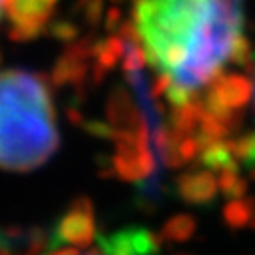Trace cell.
I'll return each mask as SVG.
<instances>
[{
    "label": "cell",
    "instance_id": "obj_1",
    "mask_svg": "<svg viewBox=\"0 0 255 255\" xmlns=\"http://www.w3.org/2000/svg\"><path fill=\"white\" fill-rule=\"evenodd\" d=\"M127 28L155 73L159 103L167 91L197 95L243 34V0H133Z\"/></svg>",
    "mask_w": 255,
    "mask_h": 255
},
{
    "label": "cell",
    "instance_id": "obj_2",
    "mask_svg": "<svg viewBox=\"0 0 255 255\" xmlns=\"http://www.w3.org/2000/svg\"><path fill=\"white\" fill-rule=\"evenodd\" d=\"M60 135L48 81L30 71H0V169L28 173L48 163Z\"/></svg>",
    "mask_w": 255,
    "mask_h": 255
},
{
    "label": "cell",
    "instance_id": "obj_3",
    "mask_svg": "<svg viewBox=\"0 0 255 255\" xmlns=\"http://www.w3.org/2000/svg\"><path fill=\"white\" fill-rule=\"evenodd\" d=\"M52 237L58 245H71V247H89L97 235L95 223V209L89 197H77L67 211L60 215L56 225L50 229Z\"/></svg>",
    "mask_w": 255,
    "mask_h": 255
},
{
    "label": "cell",
    "instance_id": "obj_4",
    "mask_svg": "<svg viewBox=\"0 0 255 255\" xmlns=\"http://www.w3.org/2000/svg\"><path fill=\"white\" fill-rule=\"evenodd\" d=\"M101 255H159L163 241L159 233L141 225L121 227L99 237Z\"/></svg>",
    "mask_w": 255,
    "mask_h": 255
},
{
    "label": "cell",
    "instance_id": "obj_5",
    "mask_svg": "<svg viewBox=\"0 0 255 255\" xmlns=\"http://www.w3.org/2000/svg\"><path fill=\"white\" fill-rule=\"evenodd\" d=\"M175 189L181 201L195 207L213 205L219 195L217 177L205 167H197V169L181 173L179 179L175 181Z\"/></svg>",
    "mask_w": 255,
    "mask_h": 255
},
{
    "label": "cell",
    "instance_id": "obj_6",
    "mask_svg": "<svg viewBox=\"0 0 255 255\" xmlns=\"http://www.w3.org/2000/svg\"><path fill=\"white\" fill-rule=\"evenodd\" d=\"M8 12L14 26V38H30L48 18L50 0H8Z\"/></svg>",
    "mask_w": 255,
    "mask_h": 255
},
{
    "label": "cell",
    "instance_id": "obj_7",
    "mask_svg": "<svg viewBox=\"0 0 255 255\" xmlns=\"http://www.w3.org/2000/svg\"><path fill=\"white\" fill-rule=\"evenodd\" d=\"M221 215L223 223L233 231H241L245 227L255 231V195H245L241 199L227 201L223 205Z\"/></svg>",
    "mask_w": 255,
    "mask_h": 255
},
{
    "label": "cell",
    "instance_id": "obj_8",
    "mask_svg": "<svg viewBox=\"0 0 255 255\" xmlns=\"http://www.w3.org/2000/svg\"><path fill=\"white\" fill-rule=\"evenodd\" d=\"M197 159H199L201 167L209 169L211 173H219L223 169H235V167L241 169V165L237 163V159L233 155L229 139H221V141H215V143L203 147Z\"/></svg>",
    "mask_w": 255,
    "mask_h": 255
},
{
    "label": "cell",
    "instance_id": "obj_9",
    "mask_svg": "<svg viewBox=\"0 0 255 255\" xmlns=\"http://www.w3.org/2000/svg\"><path fill=\"white\" fill-rule=\"evenodd\" d=\"M197 231V221L193 215H189V213H179L171 219L165 221V225L161 227L159 231V237L165 243H171V245H177V243H185L189 241L191 237L195 235Z\"/></svg>",
    "mask_w": 255,
    "mask_h": 255
},
{
    "label": "cell",
    "instance_id": "obj_10",
    "mask_svg": "<svg viewBox=\"0 0 255 255\" xmlns=\"http://www.w3.org/2000/svg\"><path fill=\"white\" fill-rule=\"evenodd\" d=\"M217 187H219V193L225 199H241L247 195V179L241 175V169H223L217 173Z\"/></svg>",
    "mask_w": 255,
    "mask_h": 255
},
{
    "label": "cell",
    "instance_id": "obj_11",
    "mask_svg": "<svg viewBox=\"0 0 255 255\" xmlns=\"http://www.w3.org/2000/svg\"><path fill=\"white\" fill-rule=\"evenodd\" d=\"M229 143L241 169H247V171L253 169L255 167V129L245 131L237 137H229Z\"/></svg>",
    "mask_w": 255,
    "mask_h": 255
},
{
    "label": "cell",
    "instance_id": "obj_12",
    "mask_svg": "<svg viewBox=\"0 0 255 255\" xmlns=\"http://www.w3.org/2000/svg\"><path fill=\"white\" fill-rule=\"evenodd\" d=\"M42 255H79V251H77V247H62V245H58V247L46 249Z\"/></svg>",
    "mask_w": 255,
    "mask_h": 255
},
{
    "label": "cell",
    "instance_id": "obj_13",
    "mask_svg": "<svg viewBox=\"0 0 255 255\" xmlns=\"http://www.w3.org/2000/svg\"><path fill=\"white\" fill-rule=\"evenodd\" d=\"M0 255H16V253H14L12 247H8V245L2 243V245H0Z\"/></svg>",
    "mask_w": 255,
    "mask_h": 255
},
{
    "label": "cell",
    "instance_id": "obj_14",
    "mask_svg": "<svg viewBox=\"0 0 255 255\" xmlns=\"http://www.w3.org/2000/svg\"><path fill=\"white\" fill-rule=\"evenodd\" d=\"M6 4H8V0H0V16H2V12H4Z\"/></svg>",
    "mask_w": 255,
    "mask_h": 255
},
{
    "label": "cell",
    "instance_id": "obj_15",
    "mask_svg": "<svg viewBox=\"0 0 255 255\" xmlns=\"http://www.w3.org/2000/svg\"><path fill=\"white\" fill-rule=\"evenodd\" d=\"M249 177H251V181L255 183V167H253V169H249Z\"/></svg>",
    "mask_w": 255,
    "mask_h": 255
},
{
    "label": "cell",
    "instance_id": "obj_16",
    "mask_svg": "<svg viewBox=\"0 0 255 255\" xmlns=\"http://www.w3.org/2000/svg\"><path fill=\"white\" fill-rule=\"evenodd\" d=\"M87 255H101L99 251H91V253H87Z\"/></svg>",
    "mask_w": 255,
    "mask_h": 255
},
{
    "label": "cell",
    "instance_id": "obj_17",
    "mask_svg": "<svg viewBox=\"0 0 255 255\" xmlns=\"http://www.w3.org/2000/svg\"><path fill=\"white\" fill-rule=\"evenodd\" d=\"M179 255H189V253H179Z\"/></svg>",
    "mask_w": 255,
    "mask_h": 255
},
{
    "label": "cell",
    "instance_id": "obj_18",
    "mask_svg": "<svg viewBox=\"0 0 255 255\" xmlns=\"http://www.w3.org/2000/svg\"><path fill=\"white\" fill-rule=\"evenodd\" d=\"M253 93H255V91H253Z\"/></svg>",
    "mask_w": 255,
    "mask_h": 255
}]
</instances>
